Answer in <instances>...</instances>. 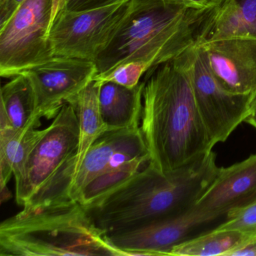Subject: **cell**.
<instances>
[{
    "label": "cell",
    "mask_w": 256,
    "mask_h": 256,
    "mask_svg": "<svg viewBox=\"0 0 256 256\" xmlns=\"http://www.w3.org/2000/svg\"><path fill=\"white\" fill-rule=\"evenodd\" d=\"M194 46L162 64L145 82L140 130L150 163L162 172L186 166L214 148L193 92Z\"/></svg>",
    "instance_id": "1"
},
{
    "label": "cell",
    "mask_w": 256,
    "mask_h": 256,
    "mask_svg": "<svg viewBox=\"0 0 256 256\" xmlns=\"http://www.w3.org/2000/svg\"><path fill=\"white\" fill-rule=\"evenodd\" d=\"M218 168L214 150L168 172L149 162L86 208L106 236L138 228L194 206Z\"/></svg>",
    "instance_id": "2"
},
{
    "label": "cell",
    "mask_w": 256,
    "mask_h": 256,
    "mask_svg": "<svg viewBox=\"0 0 256 256\" xmlns=\"http://www.w3.org/2000/svg\"><path fill=\"white\" fill-rule=\"evenodd\" d=\"M208 7L190 8L175 0H130L116 32L94 60L96 76L127 62H142L150 70L182 54L196 46Z\"/></svg>",
    "instance_id": "3"
},
{
    "label": "cell",
    "mask_w": 256,
    "mask_h": 256,
    "mask_svg": "<svg viewBox=\"0 0 256 256\" xmlns=\"http://www.w3.org/2000/svg\"><path fill=\"white\" fill-rule=\"evenodd\" d=\"M0 256H122L74 200L24 206L0 224Z\"/></svg>",
    "instance_id": "4"
},
{
    "label": "cell",
    "mask_w": 256,
    "mask_h": 256,
    "mask_svg": "<svg viewBox=\"0 0 256 256\" xmlns=\"http://www.w3.org/2000/svg\"><path fill=\"white\" fill-rule=\"evenodd\" d=\"M79 122L72 104L66 103L32 150L24 176L16 184V202L37 206L71 200Z\"/></svg>",
    "instance_id": "5"
},
{
    "label": "cell",
    "mask_w": 256,
    "mask_h": 256,
    "mask_svg": "<svg viewBox=\"0 0 256 256\" xmlns=\"http://www.w3.org/2000/svg\"><path fill=\"white\" fill-rule=\"evenodd\" d=\"M65 7L64 0H25L0 28L1 77H16L54 56L50 30Z\"/></svg>",
    "instance_id": "6"
},
{
    "label": "cell",
    "mask_w": 256,
    "mask_h": 256,
    "mask_svg": "<svg viewBox=\"0 0 256 256\" xmlns=\"http://www.w3.org/2000/svg\"><path fill=\"white\" fill-rule=\"evenodd\" d=\"M130 0L85 11L62 8L52 25L50 42L54 56L94 62L108 44L130 8Z\"/></svg>",
    "instance_id": "7"
},
{
    "label": "cell",
    "mask_w": 256,
    "mask_h": 256,
    "mask_svg": "<svg viewBox=\"0 0 256 256\" xmlns=\"http://www.w3.org/2000/svg\"><path fill=\"white\" fill-rule=\"evenodd\" d=\"M194 100L214 146L226 142L252 114V96L234 94L217 79L200 46H196L191 65Z\"/></svg>",
    "instance_id": "8"
},
{
    "label": "cell",
    "mask_w": 256,
    "mask_h": 256,
    "mask_svg": "<svg viewBox=\"0 0 256 256\" xmlns=\"http://www.w3.org/2000/svg\"><path fill=\"white\" fill-rule=\"evenodd\" d=\"M226 215L194 205L182 214L107 238L122 256H170L175 246L215 228Z\"/></svg>",
    "instance_id": "9"
},
{
    "label": "cell",
    "mask_w": 256,
    "mask_h": 256,
    "mask_svg": "<svg viewBox=\"0 0 256 256\" xmlns=\"http://www.w3.org/2000/svg\"><path fill=\"white\" fill-rule=\"evenodd\" d=\"M22 74L29 78L34 88L37 118L50 120L94 80L97 68L92 61L54 56Z\"/></svg>",
    "instance_id": "10"
},
{
    "label": "cell",
    "mask_w": 256,
    "mask_h": 256,
    "mask_svg": "<svg viewBox=\"0 0 256 256\" xmlns=\"http://www.w3.org/2000/svg\"><path fill=\"white\" fill-rule=\"evenodd\" d=\"M210 68L230 92H256V40L232 38L199 44Z\"/></svg>",
    "instance_id": "11"
},
{
    "label": "cell",
    "mask_w": 256,
    "mask_h": 256,
    "mask_svg": "<svg viewBox=\"0 0 256 256\" xmlns=\"http://www.w3.org/2000/svg\"><path fill=\"white\" fill-rule=\"evenodd\" d=\"M256 198V154L227 168H220L214 181L196 202L204 210L227 214Z\"/></svg>",
    "instance_id": "12"
},
{
    "label": "cell",
    "mask_w": 256,
    "mask_h": 256,
    "mask_svg": "<svg viewBox=\"0 0 256 256\" xmlns=\"http://www.w3.org/2000/svg\"><path fill=\"white\" fill-rule=\"evenodd\" d=\"M232 38L256 40V0H212L196 46Z\"/></svg>",
    "instance_id": "13"
},
{
    "label": "cell",
    "mask_w": 256,
    "mask_h": 256,
    "mask_svg": "<svg viewBox=\"0 0 256 256\" xmlns=\"http://www.w3.org/2000/svg\"><path fill=\"white\" fill-rule=\"evenodd\" d=\"M143 143L140 126L110 130L102 134L86 152L72 185L70 199L78 202L85 187L107 170L118 152Z\"/></svg>",
    "instance_id": "14"
},
{
    "label": "cell",
    "mask_w": 256,
    "mask_h": 256,
    "mask_svg": "<svg viewBox=\"0 0 256 256\" xmlns=\"http://www.w3.org/2000/svg\"><path fill=\"white\" fill-rule=\"evenodd\" d=\"M46 128L17 130L4 112L0 110V186L1 192H8L7 184L14 175L16 184L24 176L25 168L36 145Z\"/></svg>",
    "instance_id": "15"
},
{
    "label": "cell",
    "mask_w": 256,
    "mask_h": 256,
    "mask_svg": "<svg viewBox=\"0 0 256 256\" xmlns=\"http://www.w3.org/2000/svg\"><path fill=\"white\" fill-rule=\"evenodd\" d=\"M145 82L127 88L113 82H103L100 91V108L109 130L140 126Z\"/></svg>",
    "instance_id": "16"
},
{
    "label": "cell",
    "mask_w": 256,
    "mask_h": 256,
    "mask_svg": "<svg viewBox=\"0 0 256 256\" xmlns=\"http://www.w3.org/2000/svg\"><path fill=\"white\" fill-rule=\"evenodd\" d=\"M102 84L94 79L70 102L76 109L79 122V143L74 162V179L90 146L102 134L110 131L100 112Z\"/></svg>",
    "instance_id": "17"
},
{
    "label": "cell",
    "mask_w": 256,
    "mask_h": 256,
    "mask_svg": "<svg viewBox=\"0 0 256 256\" xmlns=\"http://www.w3.org/2000/svg\"><path fill=\"white\" fill-rule=\"evenodd\" d=\"M35 92L30 80L24 74L13 78L1 88V108L17 130L37 128L41 120L37 118Z\"/></svg>",
    "instance_id": "18"
},
{
    "label": "cell",
    "mask_w": 256,
    "mask_h": 256,
    "mask_svg": "<svg viewBox=\"0 0 256 256\" xmlns=\"http://www.w3.org/2000/svg\"><path fill=\"white\" fill-rule=\"evenodd\" d=\"M245 235L235 230H218L215 228L175 246L170 252L174 256H230L239 246Z\"/></svg>",
    "instance_id": "19"
},
{
    "label": "cell",
    "mask_w": 256,
    "mask_h": 256,
    "mask_svg": "<svg viewBox=\"0 0 256 256\" xmlns=\"http://www.w3.org/2000/svg\"><path fill=\"white\" fill-rule=\"evenodd\" d=\"M150 162V156L138 157L108 169L90 182L82 192L78 202L85 206L128 180Z\"/></svg>",
    "instance_id": "20"
},
{
    "label": "cell",
    "mask_w": 256,
    "mask_h": 256,
    "mask_svg": "<svg viewBox=\"0 0 256 256\" xmlns=\"http://www.w3.org/2000/svg\"><path fill=\"white\" fill-rule=\"evenodd\" d=\"M215 229L235 230L246 236L256 234V198L246 204L230 210L224 221L216 226Z\"/></svg>",
    "instance_id": "21"
},
{
    "label": "cell",
    "mask_w": 256,
    "mask_h": 256,
    "mask_svg": "<svg viewBox=\"0 0 256 256\" xmlns=\"http://www.w3.org/2000/svg\"><path fill=\"white\" fill-rule=\"evenodd\" d=\"M146 64L139 62H127L103 76H96L94 80L103 82H113L127 88H134L139 84L142 76L149 70Z\"/></svg>",
    "instance_id": "22"
},
{
    "label": "cell",
    "mask_w": 256,
    "mask_h": 256,
    "mask_svg": "<svg viewBox=\"0 0 256 256\" xmlns=\"http://www.w3.org/2000/svg\"><path fill=\"white\" fill-rule=\"evenodd\" d=\"M126 1L127 0H71L65 8L70 11H85L109 6Z\"/></svg>",
    "instance_id": "23"
},
{
    "label": "cell",
    "mask_w": 256,
    "mask_h": 256,
    "mask_svg": "<svg viewBox=\"0 0 256 256\" xmlns=\"http://www.w3.org/2000/svg\"><path fill=\"white\" fill-rule=\"evenodd\" d=\"M25 0H0V28L4 26Z\"/></svg>",
    "instance_id": "24"
},
{
    "label": "cell",
    "mask_w": 256,
    "mask_h": 256,
    "mask_svg": "<svg viewBox=\"0 0 256 256\" xmlns=\"http://www.w3.org/2000/svg\"><path fill=\"white\" fill-rule=\"evenodd\" d=\"M256 256V234L250 236L245 235L239 246L232 252L229 256Z\"/></svg>",
    "instance_id": "25"
},
{
    "label": "cell",
    "mask_w": 256,
    "mask_h": 256,
    "mask_svg": "<svg viewBox=\"0 0 256 256\" xmlns=\"http://www.w3.org/2000/svg\"><path fill=\"white\" fill-rule=\"evenodd\" d=\"M180 4H184L190 8L202 10L209 6L212 0H175Z\"/></svg>",
    "instance_id": "26"
},
{
    "label": "cell",
    "mask_w": 256,
    "mask_h": 256,
    "mask_svg": "<svg viewBox=\"0 0 256 256\" xmlns=\"http://www.w3.org/2000/svg\"><path fill=\"white\" fill-rule=\"evenodd\" d=\"M246 122L250 124V126L253 127V128L256 130V110L252 112L250 116H248V119L246 120Z\"/></svg>",
    "instance_id": "27"
},
{
    "label": "cell",
    "mask_w": 256,
    "mask_h": 256,
    "mask_svg": "<svg viewBox=\"0 0 256 256\" xmlns=\"http://www.w3.org/2000/svg\"><path fill=\"white\" fill-rule=\"evenodd\" d=\"M250 107H251L252 112L256 110V92L252 96Z\"/></svg>",
    "instance_id": "28"
},
{
    "label": "cell",
    "mask_w": 256,
    "mask_h": 256,
    "mask_svg": "<svg viewBox=\"0 0 256 256\" xmlns=\"http://www.w3.org/2000/svg\"><path fill=\"white\" fill-rule=\"evenodd\" d=\"M64 1H65L66 6L71 0H64Z\"/></svg>",
    "instance_id": "29"
}]
</instances>
